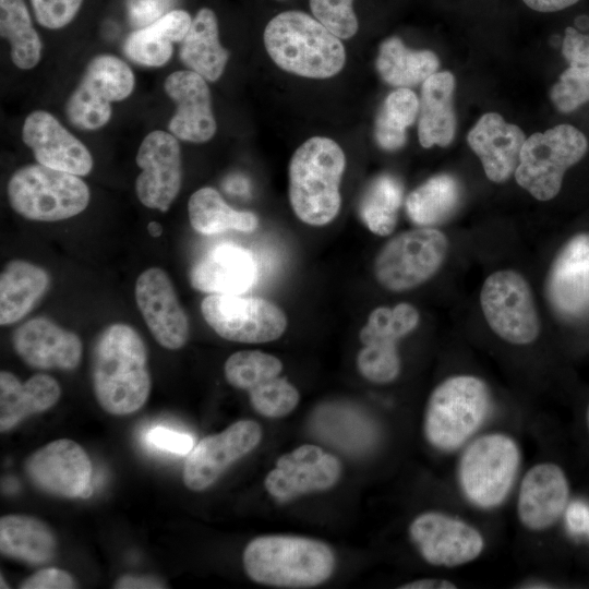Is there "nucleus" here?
Masks as SVG:
<instances>
[{
	"label": "nucleus",
	"mask_w": 589,
	"mask_h": 589,
	"mask_svg": "<svg viewBox=\"0 0 589 589\" xmlns=\"http://www.w3.org/2000/svg\"><path fill=\"white\" fill-rule=\"evenodd\" d=\"M91 377L95 397L106 412L125 416L145 405L152 381L147 349L136 329L113 323L99 333L92 349Z\"/></svg>",
	"instance_id": "nucleus-1"
},
{
	"label": "nucleus",
	"mask_w": 589,
	"mask_h": 589,
	"mask_svg": "<svg viewBox=\"0 0 589 589\" xmlns=\"http://www.w3.org/2000/svg\"><path fill=\"white\" fill-rule=\"evenodd\" d=\"M242 562L253 581L278 588H311L333 574L336 558L321 540L271 534L251 540Z\"/></svg>",
	"instance_id": "nucleus-2"
},
{
	"label": "nucleus",
	"mask_w": 589,
	"mask_h": 589,
	"mask_svg": "<svg viewBox=\"0 0 589 589\" xmlns=\"http://www.w3.org/2000/svg\"><path fill=\"white\" fill-rule=\"evenodd\" d=\"M346 158L332 139L313 136L301 144L289 164V201L296 216L321 227L339 213V185Z\"/></svg>",
	"instance_id": "nucleus-3"
},
{
	"label": "nucleus",
	"mask_w": 589,
	"mask_h": 589,
	"mask_svg": "<svg viewBox=\"0 0 589 589\" xmlns=\"http://www.w3.org/2000/svg\"><path fill=\"white\" fill-rule=\"evenodd\" d=\"M264 44L280 69L304 77H332L346 61L340 39L301 11H286L273 17L264 31Z\"/></svg>",
	"instance_id": "nucleus-4"
},
{
	"label": "nucleus",
	"mask_w": 589,
	"mask_h": 589,
	"mask_svg": "<svg viewBox=\"0 0 589 589\" xmlns=\"http://www.w3.org/2000/svg\"><path fill=\"white\" fill-rule=\"evenodd\" d=\"M491 409V392L483 380L470 374L449 376L429 396L424 437L440 452H454L473 438Z\"/></svg>",
	"instance_id": "nucleus-5"
},
{
	"label": "nucleus",
	"mask_w": 589,
	"mask_h": 589,
	"mask_svg": "<svg viewBox=\"0 0 589 589\" xmlns=\"http://www.w3.org/2000/svg\"><path fill=\"white\" fill-rule=\"evenodd\" d=\"M520 465V447L510 435H480L468 442L459 457V489L472 506L483 510L496 508L509 495Z\"/></svg>",
	"instance_id": "nucleus-6"
},
{
	"label": "nucleus",
	"mask_w": 589,
	"mask_h": 589,
	"mask_svg": "<svg viewBox=\"0 0 589 589\" xmlns=\"http://www.w3.org/2000/svg\"><path fill=\"white\" fill-rule=\"evenodd\" d=\"M12 209L35 221H59L82 213L88 205L87 184L69 172L36 164L14 171L7 187Z\"/></svg>",
	"instance_id": "nucleus-7"
},
{
	"label": "nucleus",
	"mask_w": 589,
	"mask_h": 589,
	"mask_svg": "<svg viewBox=\"0 0 589 589\" xmlns=\"http://www.w3.org/2000/svg\"><path fill=\"white\" fill-rule=\"evenodd\" d=\"M585 134L570 124H560L526 139L515 170L517 183L539 201H549L561 190L564 173L586 154Z\"/></svg>",
	"instance_id": "nucleus-8"
},
{
	"label": "nucleus",
	"mask_w": 589,
	"mask_h": 589,
	"mask_svg": "<svg viewBox=\"0 0 589 589\" xmlns=\"http://www.w3.org/2000/svg\"><path fill=\"white\" fill-rule=\"evenodd\" d=\"M447 249L446 236L435 228L404 231L388 240L375 256V279L390 291L416 288L440 269Z\"/></svg>",
	"instance_id": "nucleus-9"
},
{
	"label": "nucleus",
	"mask_w": 589,
	"mask_h": 589,
	"mask_svg": "<svg viewBox=\"0 0 589 589\" xmlns=\"http://www.w3.org/2000/svg\"><path fill=\"white\" fill-rule=\"evenodd\" d=\"M480 304L490 328L513 345H529L540 334V320L527 280L512 269L486 277Z\"/></svg>",
	"instance_id": "nucleus-10"
},
{
	"label": "nucleus",
	"mask_w": 589,
	"mask_h": 589,
	"mask_svg": "<svg viewBox=\"0 0 589 589\" xmlns=\"http://www.w3.org/2000/svg\"><path fill=\"white\" fill-rule=\"evenodd\" d=\"M201 312L218 336L236 342H269L281 337L288 325L283 309L257 297L211 293L202 300Z\"/></svg>",
	"instance_id": "nucleus-11"
},
{
	"label": "nucleus",
	"mask_w": 589,
	"mask_h": 589,
	"mask_svg": "<svg viewBox=\"0 0 589 589\" xmlns=\"http://www.w3.org/2000/svg\"><path fill=\"white\" fill-rule=\"evenodd\" d=\"M134 88L131 68L112 55L96 56L65 104L69 121L82 130H97L111 117V103L130 96Z\"/></svg>",
	"instance_id": "nucleus-12"
},
{
	"label": "nucleus",
	"mask_w": 589,
	"mask_h": 589,
	"mask_svg": "<svg viewBox=\"0 0 589 589\" xmlns=\"http://www.w3.org/2000/svg\"><path fill=\"white\" fill-rule=\"evenodd\" d=\"M419 320L418 310L407 302L371 311L359 334L362 348L357 356V368L365 380L387 384L397 378L401 368L397 342L418 326Z\"/></svg>",
	"instance_id": "nucleus-13"
},
{
	"label": "nucleus",
	"mask_w": 589,
	"mask_h": 589,
	"mask_svg": "<svg viewBox=\"0 0 589 589\" xmlns=\"http://www.w3.org/2000/svg\"><path fill=\"white\" fill-rule=\"evenodd\" d=\"M408 533L421 557L433 566L466 565L478 558L485 546L484 538L476 527L437 510L416 516Z\"/></svg>",
	"instance_id": "nucleus-14"
},
{
	"label": "nucleus",
	"mask_w": 589,
	"mask_h": 589,
	"mask_svg": "<svg viewBox=\"0 0 589 589\" xmlns=\"http://www.w3.org/2000/svg\"><path fill=\"white\" fill-rule=\"evenodd\" d=\"M262 429L253 420H239L220 433L202 438L189 453L183 482L195 492L207 490L236 461L261 442Z\"/></svg>",
	"instance_id": "nucleus-15"
},
{
	"label": "nucleus",
	"mask_w": 589,
	"mask_h": 589,
	"mask_svg": "<svg viewBox=\"0 0 589 589\" xmlns=\"http://www.w3.org/2000/svg\"><path fill=\"white\" fill-rule=\"evenodd\" d=\"M341 474L339 459L317 445L304 444L280 456L264 480L278 503L333 488Z\"/></svg>",
	"instance_id": "nucleus-16"
},
{
	"label": "nucleus",
	"mask_w": 589,
	"mask_h": 589,
	"mask_svg": "<svg viewBox=\"0 0 589 589\" xmlns=\"http://www.w3.org/2000/svg\"><path fill=\"white\" fill-rule=\"evenodd\" d=\"M142 169L135 180V192L147 208L167 212L182 182L181 149L177 137L156 130L142 141L136 158Z\"/></svg>",
	"instance_id": "nucleus-17"
},
{
	"label": "nucleus",
	"mask_w": 589,
	"mask_h": 589,
	"mask_svg": "<svg viewBox=\"0 0 589 589\" xmlns=\"http://www.w3.org/2000/svg\"><path fill=\"white\" fill-rule=\"evenodd\" d=\"M134 293L155 340L169 350L182 348L189 339L190 323L168 274L159 267L145 269L135 281Z\"/></svg>",
	"instance_id": "nucleus-18"
},
{
	"label": "nucleus",
	"mask_w": 589,
	"mask_h": 589,
	"mask_svg": "<svg viewBox=\"0 0 589 589\" xmlns=\"http://www.w3.org/2000/svg\"><path fill=\"white\" fill-rule=\"evenodd\" d=\"M25 472L33 484L44 492L80 498L92 484L93 467L81 445L60 438L33 453L25 461Z\"/></svg>",
	"instance_id": "nucleus-19"
},
{
	"label": "nucleus",
	"mask_w": 589,
	"mask_h": 589,
	"mask_svg": "<svg viewBox=\"0 0 589 589\" xmlns=\"http://www.w3.org/2000/svg\"><path fill=\"white\" fill-rule=\"evenodd\" d=\"M569 483L554 462H539L524 476L517 495V517L522 527L540 532L551 528L565 513Z\"/></svg>",
	"instance_id": "nucleus-20"
},
{
	"label": "nucleus",
	"mask_w": 589,
	"mask_h": 589,
	"mask_svg": "<svg viewBox=\"0 0 589 589\" xmlns=\"http://www.w3.org/2000/svg\"><path fill=\"white\" fill-rule=\"evenodd\" d=\"M11 341L16 354L34 369L71 371L82 358L80 337L44 316L22 323Z\"/></svg>",
	"instance_id": "nucleus-21"
},
{
	"label": "nucleus",
	"mask_w": 589,
	"mask_h": 589,
	"mask_svg": "<svg viewBox=\"0 0 589 589\" xmlns=\"http://www.w3.org/2000/svg\"><path fill=\"white\" fill-rule=\"evenodd\" d=\"M22 140L40 165L79 177L93 169L88 148L47 111L36 110L26 117Z\"/></svg>",
	"instance_id": "nucleus-22"
},
{
	"label": "nucleus",
	"mask_w": 589,
	"mask_h": 589,
	"mask_svg": "<svg viewBox=\"0 0 589 589\" xmlns=\"http://www.w3.org/2000/svg\"><path fill=\"white\" fill-rule=\"evenodd\" d=\"M164 87L177 105L168 123L170 133L193 143L211 140L217 127L205 79L192 70L176 71L166 77Z\"/></svg>",
	"instance_id": "nucleus-23"
},
{
	"label": "nucleus",
	"mask_w": 589,
	"mask_h": 589,
	"mask_svg": "<svg viewBox=\"0 0 589 589\" xmlns=\"http://www.w3.org/2000/svg\"><path fill=\"white\" fill-rule=\"evenodd\" d=\"M548 297L563 316L589 311V233L573 237L560 251L548 277Z\"/></svg>",
	"instance_id": "nucleus-24"
},
{
	"label": "nucleus",
	"mask_w": 589,
	"mask_h": 589,
	"mask_svg": "<svg viewBox=\"0 0 589 589\" xmlns=\"http://www.w3.org/2000/svg\"><path fill=\"white\" fill-rule=\"evenodd\" d=\"M259 275L253 254L239 245L219 244L197 261L189 273L191 286L208 294H242Z\"/></svg>",
	"instance_id": "nucleus-25"
},
{
	"label": "nucleus",
	"mask_w": 589,
	"mask_h": 589,
	"mask_svg": "<svg viewBox=\"0 0 589 589\" xmlns=\"http://www.w3.org/2000/svg\"><path fill=\"white\" fill-rule=\"evenodd\" d=\"M467 140L486 177L500 183L515 172L526 137L517 125L507 123L498 113L489 112L479 119Z\"/></svg>",
	"instance_id": "nucleus-26"
},
{
	"label": "nucleus",
	"mask_w": 589,
	"mask_h": 589,
	"mask_svg": "<svg viewBox=\"0 0 589 589\" xmlns=\"http://www.w3.org/2000/svg\"><path fill=\"white\" fill-rule=\"evenodd\" d=\"M61 396L57 380L44 373L24 383L11 372H0V431L15 428L27 417L51 408Z\"/></svg>",
	"instance_id": "nucleus-27"
},
{
	"label": "nucleus",
	"mask_w": 589,
	"mask_h": 589,
	"mask_svg": "<svg viewBox=\"0 0 589 589\" xmlns=\"http://www.w3.org/2000/svg\"><path fill=\"white\" fill-rule=\"evenodd\" d=\"M454 75L447 71L432 74L422 84L418 134L420 144L425 148L447 146L454 139Z\"/></svg>",
	"instance_id": "nucleus-28"
},
{
	"label": "nucleus",
	"mask_w": 589,
	"mask_h": 589,
	"mask_svg": "<svg viewBox=\"0 0 589 589\" xmlns=\"http://www.w3.org/2000/svg\"><path fill=\"white\" fill-rule=\"evenodd\" d=\"M50 287L49 273L24 260L10 261L0 275V324L25 317Z\"/></svg>",
	"instance_id": "nucleus-29"
},
{
	"label": "nucleus",
	"mask_w": 589,
	"mask_h": 589,
	"mask_svg": "<svg viewBox=\"0 0 589 589\" xmlns=\"http://www.w3.org/2000/svg\"><path fill=\"white\" fill-rule=\"evenodd\" d=\"M191 23L187 11L172 10L153 24L132 32L123 44V51L141 65L161 67L172 56V44L182 41Z\"/></svg>",
	"instance_id": "nucleus-30"
},
{
	"label": "nucleus",
	"mask_w": 589,
	"mask_h": 589,
	"mask_svg": "<svg viewBox=\"0 0 589 589\" xmlns=\"http://www.w3.org/2000/svg\"><path fill=\"white\" fill-rule=\"evenodd\" d=\"M228 58V51L219 43L216 14L202 8L181 41V61L205 80L215 82L221 76Z\"/></svg>",
	"instance_id": "nucleus-31"
},
{
	"label": "nucleus",
	"mask_w": 589,
	"mask_h": 589,
	"mask_svg": "<svg viewBox=\"0 0 589 589\" xmlns=\"http://www.w3.org/2000/svg\"><path fill=\"white\" fill-rule=\"evenodd\" d=\"M57 540L41 520L26 515L0 518V552L32 565L46 564L56 554Z\"/></svg>",
	"instance_id": "nucleus-32"
},
{
	"label": "nucleus",
	"mask_w": 589,
	"mask_h": 589,
	"mask_svg": "<svg viewBox=\"0 0 589 589\" xmlns=\"http://www.w3.org/2000/svg\"><path fill=\"white\" fill-rule=\"evenodd\" d=\"M188 214L193 229L206 236L226 230L252 232L259 226L255 214L233 209L219 192L211 187L201 188L190 196Z\"/></svg>",
	"instance_id": "nucleus-33"
},
{
	"label": "nucleus",
	"mask_w": 589,
	"mask_h": 589,
	"mask_svg": "<svg viewBox=\"0 0 589 589\" xmlns=\"http://www.w3.org/2000/svg\"><path fill=\"white\" fill-rule=\"evenodd\" d=\"M376 68L382 79L401 88L423 83L438 69V59L430 50H411L397 37L383 41Z\"/></svg>",
	"instance_id": "nucleus-34"
},
{
	"label": "nucleus",
	"mask_w": 589,
	"mask_h": 589,
	"mask_svg": "<svg viewBox=\"0 0 589 589\" xmlns=\"http://www.w3.org/2000/svg\"><path fill=\"white\" fill-rule=\"evenodd\" d=\"M312 429L323 441L352 454L364 452L373 441L368 418L345 406L318 408L312 418Z\"/></svg>",
	"instance_id": "nucleus-35"
},
{
	"label": "nucleus",
	"mask_w": 589,
	"mask_h": 589,
	"mask_svg": "<svg viewBox=\"0 0 589 589\" xmlns=\"http://www.w3.org/2000/svg\"><path fill=\"white\" fill-rule=\"evenodd\" d=\"M460 200L457 180L447 173L432 177L406 200L409 218L421 227H430L448 218Z\"/></svg>",
	"instance_id": "nucleus-36"
},
{
	"label": "nucleus",
	"mask_w": 589,
	"mask_h": 589,
	"mask_svg": "<svg viewBox=\"0 0 589 589\" xmlns=\"http://www.w3.org/2000/svg\"><path fill=\"white\" fill-rule=\"evenodd\" d=\"M0 34L11 46V60L19 69H33L41 57V41L32 25L24 0H0Z\"/></svg>",
	"instance_id": "nucleus-37"
},
{
	"label": "nucleus",
	"mask_w": 589,
	"mask_h": 589,
	"mask_svg": "<svg viewBox=\"0 0 589 589\" xmlns=\"http://www.w3.org/2000/svg\"><path fill=\"white\" fill-rule=\"evenodd\" d=\"M401 182L384 173L376 177L365 190L359 206L362 221L371 232L387 236L393 232L402 201Z\"/></svg>",
	"instance_id": "nucleus-38"
},
{
	"label": "nucleus",
	"mask_w": 589,
	"mask_h": 589,
	"mask_svg": "<svg viewBox=\"0 0 589 589\" xmlns=\"http://www.w3.org/2000/svg\"><path fill=\"white\" fill-rule=\"evenodd\" d=\"M419 112L417 95L407 87L397 88L384 100L375 120L374 135L380 147L396 151L406 143V130Z\"/></svg>",
	"instance_id": "nucleus-39"
},
{
	"label": "nucleus",
	"mask_w": 589,
	"mask_h": 589,
	"mask_svg": "<svg viewBox=\"0 0 589 589\" xmlns=\"http://www.w3.org/2000/svg\"><path fill=\"white\" fill-rule=\"evenodd\" d=\"M283 362L275 356L260 350H241L228 357L224 364L227 382L242 390L280 375Z\"/></svg>",
	"instance_id": "nucleus-40"
},
{
	"label": "nucleus",
	"mask_w": 589,
	"mask_h": 589,
	"mask_svg": "<svg viewBox=\"0 0 589 589\" xmlns=\"http://www.w3.org/2000/svg\"><path fill=\"white\" fill-rule=\"evenodd\" d=\"M253 409L263 417L278 419L289 414L299 404L298 389L280 375L248 392Z\"/></svg>",
	"instance_id": "nucleus-41"
},
{
	"label": "nucleus",
	"mask_w": 589,
	"mask_h": 589,
	"mask_svg": "<svg viewBox=\"0 0 589 589\" xmlns=\"http://www.w3.org/2000/svg\"><path fill=\"white\" fill-rule=\"evenodd\" d=\"M555 108L564 113L589 101V65H570L551 89Z\"/></svg>",
	"instance_id": "nucleus-42"
},
{
	"label": "nucleus",
	"mask_w": 589,
	"mask_h": 589,
	"mask_svg": "<svg viewBox=\"0 0 589 589\" xmlns=\"http://www.w3.org/2000/svg\"><path fill=\"white\" fill-rule=\"evenodd\" d=\"M353 0H310L314 17L341 39L351 38L358 31Z\"/></svg>",
	"instance_id": "nucleus-43"
},
{
	"label": "nucleus",
	"mask_w": 589,
	"mask_h": 589,
	"mask_svg": "<svg viewBox=\"0 0 589 589\" xmlns=\"http://www.w3.org/2000/svg\"><path fill=\"white\" fill-rule=\"evenodd\" d=\"M83 0H31L40 25L57 29L69 24L76 15Z\"/></svg>",
	"instance_id": "nucleus-44"
},
{
	"label": "nucleus",
	"mask_w": 589,
	"mask_h": 589,
	"mask_svg": "<svg viewBox=\"0 0 589 589\" xmlns=\"http://www.w3.org/2000/svg\"><path fill=\"white\" fill-rule=\"evenodd\" d=\"M145 442L160 452L181 456L194 447L191 435L163 425L151 428L145 433Z\"/></svg>",
	"instance_id": "nucleus-45"
},
{
	"label": "nucleus",
	"mask_w": 589,
	"mask_h": 589,
	"mask_svg": "<svg viewBox=\"0 0 589 589\" xmlns=\"http://www.w3.org/2000/svg\"><path fill=\"white\" fill-rule=\"evenodd\" d=\"M176 0H127V15L136 29L148 26L172 11Z\"/></svg>",
	"instance_id": "nucleus-46"
},
{
	"label": "nucleus",
	"mask_w": 589,
	"mask_h": 589,
	"mask_svg": "<svg viewBox=\"0 0 589 589\" xmlns=\"http://www.w3.org/2000/svg\"><path fill=\"white\" fill-rule=\"evenodd\" d=\"M74 578L59 568H44L34 573L21 582V589H73L76 588Z\"/></svg>",
	"instance_id": "nucleus-47"
},
{
	"label": "nucleus",
	"mask_w": 589,
	"mask_h": 589,
	"mask_svg": "<svg viewBox=\"0 0 589 589\" xmlns=\"http://www.w3.org/2000/svg\"><path fill=\"white\" fill-rule=\"evenodd\" d=\"M562 53L569 65H589V34L585 35L573 27H567Z\"/></svg>",
	"instance_id": "nucleus-48"
},
{
	"label": "nucleus",
	"mask_w": 589,
	"mask_h": 589,
	"mask_svg": "<svg viewBox=\"0 0 589 589\" xmlns=\"http://www.w3.org/2000/svg\"><path fill=\"white\" fill-rule=\"evenodd\" d=\"M567 529L574 534L589 536V505L576 501L567 505L565 509Z\"/></svg>",
	"instance_id": "nucleus-49"
},
{
	"label": "nucleus",
	"mask_w": 589,
	"mask_h": 589,
	"mask_svg": "<svg viewBox=\"0 0 589 589\" xmlns=\"http://www.w3.org/2000/svg\"><path fill=\"white\" fill-rule=\"evenodd\" d=\"M118 589H159L164 584L153 576L123 575L113 585Z\"/></svg>",
	"instance_id": "nucleus-50"
},
{
	"label": "nucleus",
	"mask_w": 589,
	"mask_h": 589,
	"mask_svg": "<svg viewBox=\"0 0 589 589\" xmlns=\"http://www.w3.org/2000/svg\"><path fill=\"white\" fill-rule=\"evenodd\" d=\"M529 8L539 12H556L573 4L579 0H522Z\"/></svg>",
	"instance_id": "nucleus-51"
},
{
	"label": "nucleus",
	"mask_w": 589,
	"mask_h": 589,
	"mask_svg": "<svg viewBox=\"0 0 589 589\" xmlns=\"http://www.w3.org/2000/svg\"><path fill=\"white\" fill-rule=\"evenodd\" d=\"M400 589H455L456 585L447 579L442 578H421L402 586Z\"/></svg>",
	"instance_id": "nucleus-52"
},
{
	"label": "nucleus",
	"mask_w": 589,
	"mask_h": 589,
	"mask_svg": "<svg viewBox=\"0 0 589 589\" xmlns=\"http://www.w3.org/2000/svg\"><path fill=\"white\" fill-rule=\"evenodd\" d=\"M226 187L228 191L240 194V193L247 192L249 185H248V181L243 179L242 177L233 176L227 180Z\"/></svg>",
	"instance_id": "nucleus-53"
},
{
	"label": "nucleus",
	"mask_w": 589,
	"mask_h": 589,
	"mask_svg": "<svg viewBox=\"0 0 589 589\" xmlns=\"http://www.w3.org/2000/svg\"><path fill=\"white\" fill-rule=\"evenodd\" d=\"M147 230L152 237H159L163 232V228L159 223L151 221L147 226Z\"/></svg>",
	"instance_id": "nucleus-54"
},
{
	"label": "nucleus",
	"mask_w": 589,
	"mask_h": 589,
	"mask_svg": "<svg viewBox=\"0 0 589 589\" xmlns=\"http://www.w3.org/2000/svg\"><path fill=\"white\" fill-rule=\"evenodd\" d=\"M0 579H1V586H0V588H1V589H3V588H5V589L9 588V586L7 585V582L3 581V576H2V575H1Z\"/></svg>",
	"instance_id": "nucleus-55"
},
{
	"label": "nucleus",
	"mask_w": 589,
	"mask_h": 589,
	"mask_svg": "<svg viewBox=\"0 0 589 589\" xmlns=\"http://www.w3.org/2000/svg\"><path fill=\"white\" fill-rule=\"evenodd\" d=\"M587 421H588V425H589V407H588V411H587Z\"/></svg>",
	"instance_id": "nucleus-56"
}]
</instances>
